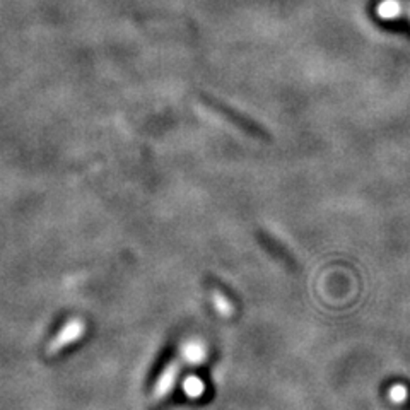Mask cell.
<instances>
[{
  "label": "cell",
  "instance_id": "cell-1",
  "mask_svg": "<svg viewBox=\"0 0 410 410\" xmlns=\"http://www.w3.org/2000/svg\"><path fill=\"white\" fill-rule=\"evenodd\" d=\"M207 359V347L204 345L202 340H188L187 344L181 345L180 356H176L168 366L162 370V373L159 374L158 381H155L154 390H153V400H162L171 393V390L176 385L178 374H180L183 364H202Z\"/></svg>",
  "mask_w": 410,
  "mask_h": 410
},
{
  "label": "cell",
  "instance_id": "cell-2",
  "mask_svg": "<svg viewBox=\"0 0 410 410\" xmlns=\"http://www.w3.org/2000/svg\"><path fill=\"white\" fill-rule=\"evenodd\" d=\"M84 332H86L84 321L77 320V318H75V320H70L68 324L63 325V328L60 330L59 335L50 342V345H48V352H50V354H55V352L62 351V349H66L67 345L74 344L75 340L81 339V337L84 335Z\"/></svg>",
  "mask_w": 410,
  "mask_h": 410
},
{
  "label": "cell",
  "instance_id": "cell-3",
  "mask_svg": "<svg viewBox=\"0 0 410 410\" xmlns=\"http://www.w3.org/2000/svg\"><path fill=\"white\" fill-rule=\"evenodd\" d=\"M376 16L383 21H407L410 24V0H381L376 6Z\"/></svg>",
  "mask_w": 410,
  "mask_h": 410
},
{
  "label": "cell",
  "instance_id": "cell-4",
  "mask_svg": "<svg viewBox=\"0 0 410 410\" xmlns=\"http://www.w3.org/2000/svg\"><path fill=\"white\" fill-rule=\"evenodd\" d=\"M183 390L188 398H200L205 392V385L199 376H188L183 383Z\"/></svg>",
  "mask_w": 410,
  "mask_h": 410
},
{
  "label": "cell",
  "instance_id": "cell-5",
  "mask_svg": "<svg viewBox=\"0 0 410 410\" xmlns=\"http://www.w3.org/2000/svg\"><path fill=\"white\" fill-rule=\"evenodd\" d=\"M388 395H390V400H392L393 404L400 405V404H404L405 400H407L409 390L405 388L404 385H393L392 388H390Z\"/></svg>",
  "mask_w": 410,
  "mask_h": 410
},
{
  "label": "cell",
  "instance_id": "cell-6",
  "mask_svg": "<svg viewBox=\"0 0 410 410\" xmlns=\"http://www.w3.org/2000/svg\"><path fill=\"white\" fill-rule=\"evenodd\" d=\"M214 305L218 308L219 313H222L224 317H229L231 311H233V306H231V303L227 301L226 298L221 294H218V292H214Z\"/></svg>",
  "mask_w": 410,
  "mask_h": 410
}]
</instances>
